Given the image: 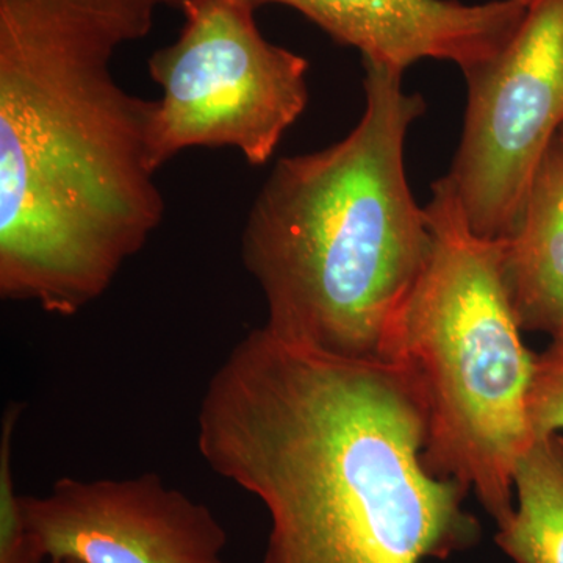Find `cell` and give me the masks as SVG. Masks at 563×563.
I'll list each match as a JSON object with an SVG mask.
<instances>
[{
    "label": "cell",
    "mask_w": 563,
    "mask_h": 563,
    "mask_svg": "<svg viewBox=\"0 0 563 563\" xmlns=\"http://www.w3.org/2000/svg\"><path fill=\"white\" fill-rule=\"evenodd\" d=\"M428 417L401 365L292 346L265 328L211 376L198 450L269 517L263 563H422L470 550V490L429 472Z\"/></svg>",
    "instance_id": "cell-1"
},
{
    "label": "cell",
    "mask_w": 563,
    "mask_h": 563,
    "mask_svg": "<svg viewBox=\"0 0 563 563\" xmlns=\"http://www.w3.org/2000/svg\"><path fill=\"white\" fill-rule=\"evenodd\" d=\"M161 0H0V296L73 317L165 213L147 162L154 101L111 58Z\"/></svg>",
    "instance_id": "cell-2"
},
{
    "label": "cell",
    "mask_w": 563,
    "mask_h": 563,
    "mask_svg": "<svg viewBox=\"0 0 563 563\" xmlns=\"http://www.w3.org/2000/svg\"><path fill=\"white\" fill-rule=\"evenodd\" d=\"M365 111L350 135L274 165L242 233V262L282 342L383 361L393 318L420 276L432 233L407 180L406 140L426 111L402 73L363 62Z\"/></svg>",
    "instance_id": "cell-3"
},
{
    "label": "cell",
    "mask_w": 563,
    "mask_h": 563,
    "mask_svg": "<svg viewBox=\"0 0 563 563\" xmlns=\"http://www.w3.org/2000/svg\"><path fill=\"white\" fill-rule=\"evenodd\" d=\"M424 210L431 252L388 328L383 361L401 365L420 391L429 472L465 485L501 528L515 510V466L533 440L537 354L507 295L503 242L468 228L444 177Z\"/></svg>",
    "instance_id": "cell-4"
},
{
    "label": "cell",
    "mask_w": 563,
    "mask_h": 563,
    "mask_svg": "<svg viewBox=\"0 0 563 563\" xmlns=\"http://www.w3.org/2000/svg\"><path fill=\"white\" fill-rule=\"evenodd\" d=\"M179 38L151 55L162 88L146 133L152 172L191 147H232L272 161L309 102V62L269 43L244 0H187Z\"/></svg>",
    "instance_id": "cell-5"
},
{
    "label": "cell",
    "mask_w": 563,
    "mask_h": 563,
    "mask_svg": "<svg viewBox=\"0 0 563 563\" xmlns=\"http://www.w3.org/2000/svg\"><path fill=\"white\" fill-rule=\"evenodd\" d=\"M465 125L444 176L477 236L509 240L563 125V0H539L498 54L465 73Z\"/></svg>",
    "instance_id": "cell-6"
},
{
    "label": "cell",
    "mask_w": 563,
    "mask_h": 563,
    "mask_svg": "<svg viewBox=\"0 0 563 563\" xmlns=\"http://www.w3.org/2000/svg\"><path fill=\"white\" fill-rule=\"evenodd\" d=\"M21 506L51 563H228V533L209 507L155 473L62 477Z\"/></svg>",
    "instance_id": "cell-7"
},
{
    "label": "cell",
    "mask_w": 563,
    "mask_h": 563,
    "mask_svg": "<svg viewBox=\"0 0 563 563\" xmlns=\"http://www.w3.org/2000/svg\"><path fill=\"white\" fill-rule=\"evenodd\" d=\"M255 10L280 3L298 10L363 62L406 70L415 63L453 62L463 74L506 46L523 22V0L465 5L457 0H244Z\"/></svg>",
    "instance_id": "cell-8"
},
{
    "label": "cell",
    "mask_w": 563,
    "mask_h": 563,
    "mask_svg": "<svg viewBox=\"0 0 563 563\" xmlns=\"http://www.w3.org/2000/svg\"><path fill=\"white\" fill-rule=\"evenodd\" d=\"M503 279L523 332L563 333V139L555 136L517 231L503 242Z\"/></svg>",
    "instance_id": "cell-9"
},
{
    "label": "cell",
    "mask_w": 563,
    "mask_h": 563,
    "mask_svg": "<svg viewBox=\"0 0 563 563\" xmlns=\"http://www.w3.org/2000/svg\"><path fill=\"white\" fill-rule=\"evenodd\" d=\"M515 510L495 542L514 563H563V437H537L514 473Z\"/></svg>",
    "instance_id": "cell-10"
},
{
    "label": "cell",
    "mask_w": 563,
    "mask_h": 563,
    "mask_svg": "<svg viewBox=\"0 0 563 563\" xmlns=\"http://www.w3.org/2000/svg\"><path fill=\"white\" fill-rule=\"evenodd\" d=\"M22 417V404L10 402L0 428V563H51L33 539L14 484V432Z\"/></svg>",
    "instance_id": "cell-11"
},
{
    "label": "cell",
    "mask_w": 563,
    "mask_h": 563,
    "mask_svg": "<svg viewBox=\"0 0 563 563\" xmlns=\"http://www.w3.org/2000/svg\"><path fill=\"white\" fill-rule=\"evenodd\" d=\"M528 417L532 439L563 431V333L537 354Z\"/></svg>",
    "instance_id": "cell-12"
},
{
    "label": "cell",
    "mask_w": 563,
    "mask_h": 563,
    "mask_svg": "<svg viewBox=\"0 0 563 563\" xmlns=\"http://www.w3.org/2000/svg\"><path fill=\"white\" fill-rule=\"evenodd\" d=\"M187 0H161L162 5L172 7V9L181 10Z\"/></svg>",
    "instance_id": "cell-13"
},
{
    "label": "cell",
    "mask_w": 563,
    "mask_h": 563,
    "mask_svg": "<svg viewBox=\"0 0 563 563\" xmlns=\"http://www.w3.org/2000/svg\"><path fill=\"white\" fill-rule=\"evenodd\" d=\"M523 2L526 3V7H531L533 3L539 2V0H523Z\"/></svg>",
    "instance_id": "cell-14"
},
{
    "label": "cell",
    "mask_w": 563,
    "mask_h": 563,
    "mask_svg": "<svg viewBox=\"0 0 563 563\" xmlns=\"http://www.w3.org/2000/svg\"><path fill=\"white\" fill-rule=\"evenodd\" d=\"M559 135H561L563 139V125H562L561 132H559Z\"/></svg>",
    "instance_id": "cell-15"
},
{
    "label": "cell",
    "mask_w": 563,
    "mask_h": 563,
    "mask_svg": "<svg viewBox=\"0 0 563 563\" xmlns=\"http://www.w3.org/2000/svg\"><path fill=\"white\" fill-rule=\"evenodd\" d=\"M66 563H76V562H66Z\"/></svg>",
    "instance_id": "cell-16"
}]
</instances>
